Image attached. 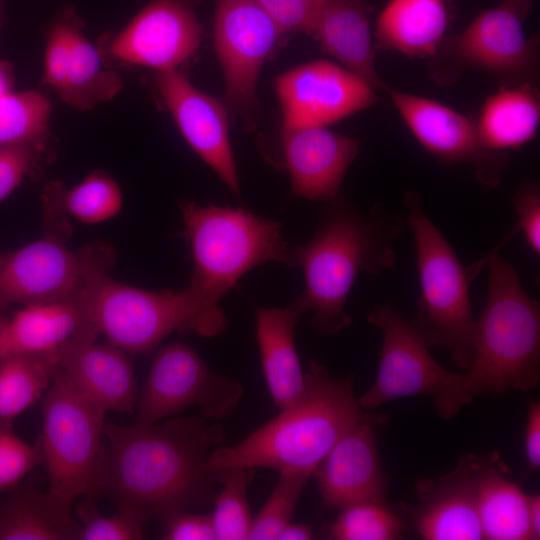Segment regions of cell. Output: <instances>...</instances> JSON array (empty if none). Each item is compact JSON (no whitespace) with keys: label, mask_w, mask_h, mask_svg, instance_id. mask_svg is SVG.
Wrapping results in <instances>:
<instances>
[{"label":"cell","mask_w":540,"mask_h":540,"mask_svg":"<svg viewBox=\"0 0 540 540\" xmlns=\"http://www.w3.org/2000/svg\"><path fill=\"white\" fill-rule=\"evenodd\" d=\"M306 313L297 298L286 308H260L255 332L261 365L269 393L276 407L283 410L303 393V372L295 346V328Z\"/></svg>","instance_id":"cb8c5ba5"},{"label":"cell","mask_w":540,"mask_h":540,"mask_svg":"<svg viewBox=\"0 0 540 540\" xmlns=\"http://www.w3.org/2000/svg\"><path fill=\"white\" fill-rule=\"evenodd\" d=\"M44 143L0 145V202L8 197L28 175L40 172L45 160Z\"/></svg>","instance_id":"f35d334b"},{"label":"cell","mask_w":540,"mask_h":540,"mask_svg":"<svg viewBox=\"0 0 540 540\" xmlns=\"http://www.w3.org/2000/svg\"><path fill=\"white\" fill-rule=\"evenodd\" d=\"M6 320L5 318H3L1 315H0V335H1V332H2V329L6 323Z\"/></svg>","instance_id":"c3c4849f"},{"label":"cell","mask_w":540,"mask_h":540,"mask_svg":"<svg viewBox=\"0 0 540 540\" xmlns=\"http://www.w3.org/2000/svg\"><path fill=\"white\" fill-rule=\"evenodd\" d=\"M529 516L534 540L540 538V496L529 494Z\"/></svg>","instance_id":"f6af8a7d"},{"label":"cell","mask_w":540,"mask_h":540,"mask_svg":"<svg viewBox=\"0 0 540 540\" xmlns=\"http://www.w3.org/2000/svg\"><path fill=\"white\" fill-rule=\"evenodd\" d=\"M162 539L166 540H216L211 514L182 510L162 521Z\"/></svg>","instance_id":"b9f144b4"},{"label":"cell","mask_w":540,"mask_h":540,"mask_svg":"<svg viewBox=\"0 0 540 540\" xmlns=\"http://www.w3.org/2000/svg\"><path fill=\"white\" fill-rule=\"evenodd\" d=\"M79 18L70 6H65L50 28L44 57L43 83L57 93L66 81L75 28Z\"/></svg>","instance_id":"74e56055"},{"label":"cell","mask_w":540,"mask_h":540,"mask_svg":"<svg viewBox=\"0 0 540 540\" xmlns=\"http://www.w3.org/2000/svg\"><path fill=\"white\" fill-rule=\"evenodd\" d=\"M353 387L352 376L334 379L324 366L311 361L301 396L236 445L214 449L208 469L263 467L312 476L351 426L374 415L361 408Z\"/></svg>","instance_id":"3957f363"},{"label":"cell","mask_w":540,"mask_h":540,"mask_svg":"<svg viewBox=\"0 0 540 540\" xmlns=\"http://www.w3.org/2000/svg\"><path fill=\"white\" fill-rule=\"evenodd\" d=\"M477 510L483 539L534 540L529 494L508 477L497 452L476 455Z\"/></svg>","instance_id":"d4e9b609"},{"label":"cell","mask_w":540,"mask_h":540,"mask_svg":"<svg viewBox=\"0 0 540 540\" xmlns=\"http://www.w3.org/2000/svg\"><path fill=\"white\" fill-rule=\"evenodd\" d=\"M80 525L79 540H139L143 539L146 521L127 512L102 514L93 498H81L74 508Z\"/></svg>","instance_id":"d590c367"},{"label":"cell","mask_w":540,"mask_h":540,"mask_svg":"<svg viewBox=\"0 0 540 540\" xmlns=\"http://www.w3.org/2000/svg\"><path fill=\"white\" fill-rule=\"evenodd\" d=\"M370 11L362 0H317L310 35L342 67L378 90L385 85L374 63Z\"/></svg>","instance_id":"603a6c76"},{"label":"cell","mask_w":540,"mask_h":540,"mask_svg":"<svg viewBox=\"0 0 540 540\" xmlns=\"http://www.w3.org/2000/svg\"><path fill=\"white\" fill-rule=\"evenodd\" d=\"M361 141L325 127L282 129V164L295 196L328 202L338 196Z\"/></svg>","instance_id":"d6986e66"},{"label":"cell","mask_w":540,"mask_h":540,"mask_svg":"<svg viewBox=\"0 0 540 540\" xmlns=\"http://www.w3.org/2000/svg\"><path fill=\"white\" fill-rule=\"evenodd\" d=\"M225 435L221 425L203 416H174L153 424L107 422L104 494L117 510L146 522L208 505L218 491L208 460Z\"/></svg>","instance_id":"6da1fadb"},{"label":"cell","mask_w":540,"mask_h":540,"mask_svg":"<svg viewBox=\"0 0 540 540\" xmlns=\"http://www.w3.org/2000/svg\"><path fill=\"white\" fill-rule=\"evenodd\" d=\"M282 129L327 127L378 100L365 81L330 61L317 60L292 68L275 80Z\"/></svg>","instance_id":"7c38bea8"},{"label":"cell","mask_w":540,"mask_h":540,"mask_svg":"<svg viewBox=\"0 0 540 540\" xmlns=\"http://www.w3.org/2000/svg\"><path fill=\"white\" fill-rule=\"evenodd\" d=\"M79 254V302L99 334L126 353L148 354L176 331L212 337L227 326L224 313L207 310L187 288L150 291L112 279L114 252L104 243L88 245Z\"/></svg>","instance_id":"277c9868"},{"label":"cell","mask_w":540,"mask_h":540,"mask_svg":"<svg viewBox=\"0 0 540 540\" xmlns=\"http://www.w3.org/2000/svg\"><path fill=\"white\" fill-rule=\"evenodd\" d=\"M218 491L211 514L216 540L248 539L252 517L247 490L255 468L231 466L215 471Z\"/></svg>","instance_id":"1f68e13d"},{"label":"cell","mask_w":540,"mask_h":540,"mask_svg":"<svg viewBox=\"0 0 540 540\" xmlns=\"http://www.w3.org/2000/svg\"><path fill=\"white\" fill-rule=\"evenodd\" d=\"M51 104L38 91L0 95V145L44 143L48 137Z\"/></svg>","instance_id":"d6a6232c"},{"label":"cell","mask_w":540,"mask_h":540,"mask_svg":"<svg viewBox=\"0 0 540 540\" xmlns=\"http://www.w3.org/2000/svg\"><path fill=\"white\" fill-rule=\"evenodd\" d=\"M488 266L485 306L475 321L474 357L465 372L473 398L529 391L540 380V305L498 250Z\"/></svg>","instance_id":"5b68a950"},{"label":"cell","mask_w":540,"mask_h":540,"mask_svg":"<svg viewBox=\"0 0 540 540\" xmlns=\"http://www.w3.org/2000/svg\"><path fill=\"white\" fill-rule=\"evenodd\" d=\"M310 474L298 471L279 472L269 498L252 519L248 539H277L280 531L291 522L298 499Z\"/></svg>","instance_id":"e575fe53"},{"label":"cell","mask_w":540,"mask_h":540,"mask_svg":"<svg viewBox=\"0 0 540 540\" xmlns=\"http://www.w3.org/2000/svg\"><path fill=\"white\" fill-rule=\"evenodd\" d=\"M540 99L532 83L503 85L483 103L476 122L484 147L504 152L536 138Z\"/></svg>","instance_id":"83f0119b"},{"label":"cell","mask_w":540,"mask_h":540,"mask_svg":"<svg viewBox=\"0 0 540 540\" xmlns=\"http://www.w3.org/2000/svg\"><path fill=\"white\" fill-rule=\"evenodd\" d=\"M404 203L420 283L417 310L409 321L429 348L446 347L453 362L467 371L474 357L476 319L469 292L474 278L424 211L419 195L407 192Z\"/></svg>","instance_id":"52a82bcc"},{"label":"cell","mask_w":540,"mask_h":540,"mask_svg":"<svg viewBox=\"0 0 540 540\" xmlns=\"http://www.w3.org/2000/svg\"><path fill=\"white\" fill-rule=\"evenodd\" d=\"M524 21L515 9L499 3L442 44L460 65L485 71L504 85L534 84L539 41L526 36Z\"/></svg>","instance_id":"5bb4252c"},{"label":"cell","mask_w":540,"mask_h":540,"mask_svg":"<svg viewBox=\"0 0 540 540\" xmlns=\"http://www.w3.org/2000/svg\"><path fill=\"white\" fill-rule=\"evenodd\" d=\"M279 29L286 33L310 35L317 0H256Z\"/></svg>","instance_id":"60d3db41"},{"label":"cell","mask_w":540,"mask_h":540,"mask_svg":"<svg viewBox=\"0 0 540 540\" xmlns=\"http://www.w3.org/2000/svg\"><path fill=\"white\" fill-rule=\"evenodd\" d=\"M123 87L120 76L103 67L97 49L75 28L66 81L58 92L68 105L87 110L110 100Z\"/></svg>","instance_id":"f546056e"},{"label":"cell","mask_w":540,"mask_h":540,"mask_svg":"<svg viewBox=\"0 0 540 540\" xmlns=\"http://www.w3.org/2000/svg\"><path fill=\"white\" fill-rule=\"evenodd\" d=\"M499 3L515 9L525 19L530 11V0H498Z\"/></svg>","instance_id":"bcb514c9"},{"label":"cell","mask_w":540,"mask_h":540,"mask_svg":"<svg viewBox=\"0 0 540 540\" xmlns=\"http://www.w3.org/2000/svg\"><path fill=\"white\" fill-rule=\"evenodd\" d=\"M476 455L461 457L438 479L417 483L418 505L412 512L417 533L425 540L483 539L476 495Z\"/></svg>","instance_id":"ffe728a7"},{"label":"cell","mask_w":540,"mask_h":540,"mask_svg":"<svg viewBox=\"0 0 540 540\" xmlns=\"http://www.w3.org/2000/svg\"><path fill=\"white\" fill-rule=\"evenodd\" d=\"M11 73L5 63L0 62V95L10 91Z\"/></svg>","instance_id":"7dc6e473"},{"label":"cell","mask_w":540,"mask_h":540,"mask_svg":"<svg viewBox=\"0 0 540 540\" xmlns=\"http://www.w3.org/2000/svg\"><path fill=\"white\" fill-rule=\"evenodd\" d=\"M213 35L225 81L223 102L235 112L252 113L261 68L284 34L256 0H215Z\"/></svg>","instance_id":"8fae6325"},{"label":"cell","mask_w":540,"mask_h":540,"mask_svg":"<svg viewBox=\"0 0 540 540\" xmlns=\"http://www.w3.org/2000/svg\"><path fill=\"white\" fill-rule=\"evenodd\" d=\"M517 214L515 229L521 231L530 249L540 253V188L534 180L525 181L512 195Z\"/></svg>","instance_id":"ab89813d"},{"label":"cell","mask_w":540,"mask_h":540,"mask_svg":"<svg viewBox=\"0 0 540 540\" xmlns=\"http://www.w3.org/2000/svg\"><path fill=\"white\" fill-rule=\"evenodd\" d=\"M446 0H388L376 22V47L410 57L437 53L449 25Z\"/></svg>","instance_id":"484cf974"},{"label":"cell","mask_w":540,"mask_h":540,"mask_svg":"<svg viewBox=\"0 0 540 540\" xmlns=\"http://www.w3.org/2000/svg\"><path fill=\"white\" fill-rule=\"evenodd\" d=\"M326 203L314 234L289 248L286 265L302 269L305 289L298 299L312 313L310 326L334 335L352 323L345 306L357 276L395 264V244L406 221L383 203L368 212L338 196Z\"/></svg>","instance_id":"7a4b0ae2"},{"label":"cell","mask_w":540,"mask_h":540,"mask_svg":"<svg viewBox=\"0 0 540 540\" xmlns=\"http://www.w3.org/2000/svg\"><path fill=\"white\" fill-rule=\"evenodd\" d=\"M373 416L351 426L313 471L322 505L341 510L368 501L386 502L387 479L381 467Z\"/></svg>","instance_id":"ac0fdd59"},{"label":"cell","mask_w":540,"mask_h":540,"mask_svg":"<svg viewBox=\"0 0 540 540\" xmlns=\"http://www.w3.org/2000/svg\"><path fill=\"white\" fill-rule=\"evenodd\" d=\"M72 506L49 490L14 488L0 501V540H79Z\"/></svg>","instance_id":"4316f807"},{"label":"cell","mask_w":540,"mask_h":540,"mask_svg":"<svg viewBox=\"0 0 540 540\" xmlns=\"http://www.w3.org/2000/svg\"><path fill=\"white\" fill-rule=\"evenodd\" d=\"M41 399L38 439L48 490L71 504L104 493L109 468L106 412L56 373Z\"/></svg>","instance_id":"ba28073f"},{"label":"cell","mask_w":540,"mask_h":540,"mask_svg":"<svg viewBox=\"0 0 540 540\" xmlns=\"http://www.w3.org/2000/svg\"><path fill=\"white\" fill-rule=\"evenodd\" d=\"M314 538L313 529L304 523L289 522L278 534V540H310Z\"/></svg>","instance_id":"ee69618b"},{"label":"cell","mask_w":540,"mask_h":540,"mask_svg":"<svg viewBox=\"0 0 540 540\" xmlns=\"http://www.w3.org/2000/svg\"><path fill=\"white\" fill-rule=\"evenodd\" d=\"M367 320L381 330L382 347L375 380L357 399L361 408L368 411L397 399L427 395L433 398L439 416L450 419L474 399L465 372L440 365L396 308L377 305Z\"/></svg>","instance_id":"9c48e42d"},{"label":"cell","mask_w":540,"mask_h":540,"mask_svg":"<svg viewBox=\"0 0 540 540\" xmlns=\"http://www.w3.org/2000/svg\"><path fill=\"white\" fill-rule=\"evenodd\" d=\"M404 525L386 502H360L340 510L329 525L328 535L336 540H394Z\"/></svg>","instance_id":"836d02e7"},{"label":"cell","mask_w":540,"mask_h":540,"mask_svg":"<svg viewBox=\"0 0 540 540\" xmlns=\"http://www.w3.org/2000/svg\"><path fill=\"white\" fill-rule=\"evenodd\" d=\"M42 201L46 218H66L69 215L81 223L97 224L120 212L123 196L114 179L96 171L68 189L60 182H50L43 191Z\"/></svg>","instance_id":"f1b7e54d"},{"label":"cell","mask_w":540,"mask_h":540,"mask_svg":"<svg viewBox=\"0 0 540 540\" xmlns=\"http://www.w3.org/2000/svg\"><path fill=\"white\" fill-rule=\"evenodd\" d=\"M69 233V225H44L43 237L0 255V310L79 297L83 265L65 245Z\"/></svg>","instance_id":"4fadbf2b"},{"label":"cell","mask_w":540,"mask_h":540,"mask_svg":"<svg viewBox=\"0 0 540 540\" xmlns=\"http://www.w3.org/2000/svg\"><path fill=\"white\" fill-rule=\"evenodd\" d=\"M79 302L56 301L24 306L0 335V360L13 355H56L65 346L99 336Z\"/></svg>","instance_id":"7402d4cb"},{"label":"cell","mask_w":540,"mask_h":540,"mask_svg":"<svg viewBox=\"0 0 540 540\" xmlns=\"http://www.w3.org/2000/svg\"><path fill=\"white\" fill-rule=\"evenodd\" d=\"M39 439L29 444L16 435L12 423L0 422V492L13 490L39 464H43Z\"/></svg>","instance_id":"8d00e7d4"},{"label":"cell","mask_w":540,"mask_h":540,"mask_svg":"<svg viewBox=\"0 0 540 540\" xmlns=\"http://www.w3.org/2000/svg\"><path fill=\"white\" fill-rule=\"evenodd\" d=\"M524 452L528 472L540 467V402L531 401L524 431Z\"/></svg>","instance_id":"7bdbcfd3"},{"label":"cell","mask_w":540,"mask_h":540,"mask_svg":"<svg viewBox=\"0 0 540 540\" xmlns=\"http://www.w3.org/2000/svg\"><path fill=\"white\" fill-rule=\"evenodd\" d=\"M193 260L187 289L209 311L222 313L219 302L254 267L287 264L289 247L281 225L242 208L181 204Z\"/></svg>","instance_id":"8992f818"},{"label":"cell","mask_w":540,"mask_h":540,"mask_svg":"<svg viewBox=\"0 0 540 540\" xmlns=\"http://www.w3.org/2000/svg\"><path fill=\"white\" fill-rule=\"evenodd\" d=\"M155 85L189 146L238 194L239 177L225 103L195 88L177 68L157 71Z\"/></svg>","instance_id":"e0dca14e"},{"label":"cell","mask_w":540,"mask_h":540,"mask_svg":"<svg viewBox=\"0 0 540 540\" xmlns=\"http://www.w3.org/2000/svg\"><path fill=\"white\" fill-rule=\"evenodd\" d=\"M243 394L241 383L213 371L192 347L172 342L152 359L138 394L136 423L153 424L191 407L205 418L222 419L236 410Z\"/></svg>","instance_id":"30bf717a"},{"label":"cell","mask_w":540,"mask_h":540,"mask_svg":"<svg viewBox=\"0 0 540 540\" xmlns=\"http://www.w3.org/2000/svg\"><path fill=\"white\" fill-rule=\"evenodd\" d=\"M196 0H150L112 40L110 53L156 71L177 68L199 48Z\"/></svg>","instance_id":"2e32d148"},{"label":"cell","mask_w":540,"mask_h":540,"mask_svg":"<svg viewBox=\"0 0 540 540\" xmlns=\"http://www.w3.org/2000/svg\"><path fill=\"white\" fill-rule=\"evenodd\" d=\"M384 89L415 139L429 153L449 163L473 165L478 181L486 187L500 183L507 157L483 146L476 122L433 99L387 86Z\"/></svg>","instance_id":"9a60e30c"},{"label":"cell","mask_w":540,"mask_h":540,"mask_svg":"<svg viewBox=\"0 0 540 540\" xmlns=\"http://www.w3.org/2000/svg\"><path fill=\"white\" fill-rule=\"evenodd\" d=\"M56 355H13L0 360V422L12 423L51 385Z\"/></svg>","instance_id":"4dcf8cb0"},{"label":"cell","mask_w":540,"mask_h":540,"mask_svg":"<svg viewBox=\"0 0 540 540\" xmlns=\"http://www.w3.org/2000/svg\"><path fill=\"white\" fill-rule=\"evenodd\" d=\"M55 373L104 412H132L138 387L128 353L111 343H71L56 354Z\"/></svg>","instance_id":"44dd1931"}]
</instances>
